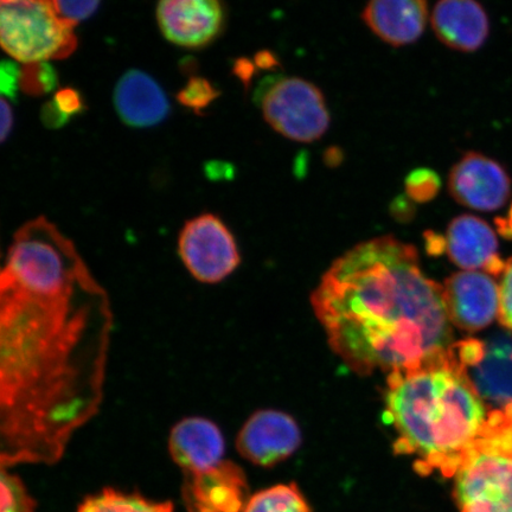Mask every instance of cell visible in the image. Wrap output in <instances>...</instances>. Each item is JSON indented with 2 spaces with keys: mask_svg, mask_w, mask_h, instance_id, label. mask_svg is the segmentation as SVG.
I'll return each mask as SVG.
<instances>
[{
  "mask_svg": "<svg viewBox=\"0 0 512 512\" xmlns=\"http://www.w3.org/2000/svg\"><path fill=\"white\" fill-rule=\"evenodd\" d=\"M110 298L59 228H19L0 274V464L53 465L99 413Z\"/></svg>",
  "mask_w": 512,
  "mask_h": 512,
  "instance_id": "cell-1",
  "label": "cell"
},
{
  "mask_svg": "<svg viewBox=\"0 0 512 512\" xmlns=\"http://www.w3.org/2000/svg\"><path fill=\"white\" fill-rule=\"evenodd\" d=\"M312 306L332 350L361 375L412 368L452 345L444 286L421 271L414 246L393 236L337 259Z\"/></svg>",
  "mask_w": 512,
  "mask_h": 512,
  "instance_id": "cell-2",
  "label": "cell"
},
{
  "mask_svg": "<svg viewBox=\"0 0 512 512\" xmlns=\"http://www.w3.org/2000/svg\"><path fill=\"white\" fill-rule=\"evenodd\" d=\"M386 401L398 433L394 451L414 457L420 475L456 476L491 415L453 344L418 366L389 373Z\"/></svg>",
  "mask_w": 512,
  "mask_h": 512,
  "instance_id": "cell-3",
  "label": "cell"
},
{
  "mask_svg": "<svg viewBox=\"0 0 512 512\" xmlns=\"http://www.w3.org/2000/svg\"><path fill=\"white\" fill-rule=\"evenodd\" d=\"M74 25L57 15L53 2H2L0 42L15 60L28 63L64 59L76 48Z\"/></svg>",
  "mask_w": 512,
  "mask_h": 512,
  "instance_id": "cell-4",
  "label": "cell"
},
{
  "mask_svg": "<svg viewBox=\"0 0 512 512\" xmlns=\"http://www.w3.org/2000/svg\"><path fill=\"white\" fill-rule=\"evenodd\" d=\"M261 107L267 123L294 142H315L330 126L324 94L304 79L285 78L275 82L262 96Z\"/></svg>",
  "mask_w": 512,
  "mask_h": 512,
  "instance_id": "cell-5",
  "label": "cell"
},
{
  "mask_svg": "<svg viewBox=\"0 0 512 512\" xmlns=\"http://www.w3.org/2000/svg\"><path fill=\"white\" fill-rule=\"evenodd\" d=\"M460 512H512V456L479 440L456 473Z\"/></svg>",
  "mask_w": 512,
  "mask_h": 512,
  "instance_id": "cell-6",
  "label": "cell"
},
{
  "mask_svg": "<svg viewBox=\"0 0 512 512\" xmlns=\"http://www.w3.org/2000/svg\"><path fill=\"white\" fill-rule=\"evenodd\" d=\"M178 252L192 277L204 284L220 283L240 265L232 232L213 214H203L184 224Z\"/></svg>",
  "mask_w": 512,
  "mask_h": 512,
  "instance_id": "cell-7",
  "label": "cell"
},
{
  "mask_svg": "<svg viewBox=\"0 0 512 512\" xmlns=\"http://www.w3.org/2000/svg\"><path fill=\"white\" fill-rule=\"evenodd\" d=\"M448 190L453 200L464 207L495 211L509 201L511 179L496 160L469 152L451 169Z\"/></svg>",
  "mask_w": 512,
  "mask_h": 512,
  "instance_id": "cell-8",
  "label": "cell"
},
{
  "mask_svg": "<svg viewBox=\"0 0 512 512\" xmlns=\"http://www.w3.org/2000/svg\"><path fill=\"white\" fill-rule=\"evenodd\" d=\"M444 300L450 322L467 332L488 328L499 317L501 292L492 275L463 271L445 281Z\"/></svg>",
  "mask_w": 512,
  "mask_h": 512,
  "instance_id": "cell-9",
  "label": "cell"
},
{
  "mask_svg": "<svg viewBox=\"0 0 512 512\" xmlns=\"http://www.w3.org/2000/svg\"><path fill=\"white\" fill-rule=\"evenodd\" d=\"M302 444L297 422L283 412H256L249 418L236 439V448L249 462L270 467L292 456Z\"/></svg>",
  "mask_w": 512,
  "mask_h": 512,
  "instance_id": "cell-10",
  "label": "cell"
},
{
  "mask_svg": "<svg viewBox=\"0 0 512 512\" xmlns=\"http://www.w3.org/2000/svg\"><path fill=\"white\" fill-rule=\"evenodd\" d=\"M247 495L245 472L232 460L184 475L182 498L188 512H242Z\"/></svg>",
  "mask_w": 512,
  "mask_h": 512,
  "instance_id": "cell-11",
  "label": "cell"
},
{
  "mask_svg": "<svg viewBox=\"0 0 512 512\" xmlns=\"http://www.w3.org/2000/svg\"><path fill=\"white\" fill-rule=\"evenodd\" d=\"M157 21L166 40L183 48H203L219 36L224 10L216 0H165L157 6Z\"/></svg>",
  "mask_w": 512,
  "mask_h": 512,
  "instance_id": "cell-12",
  "label": "cell"
},
{
  "mask_svg": "<svg viewBox=\"0 0 512 512\" xmlns=\"http://www.w3.org/2000/svg\"><path fill=\"white\" fill-rule=\"evenodd\" d=\"M446 253L464 271L501 275L505 262L498 255L497 236L488 223L477 216H457L448 224Z\"/></svg>",
  "mask_w": 512,
  "mask_h": 512,
  "instance_id": "cell-13",
  "label": "cell"
},
{
  "mask_svg": "<svg viewBox=\"0 0 512 512\" xmlns=\"http://www.w3.org/2000/svg\"><path fill=\"white\" fill-rule=\"evenodd\" d=\"M169 450L184 475H189L209 470L224 460V439L213 421L187 418L172 428Z\"/></svg>",
  "mask_w": 512,
  "mask_h": 512,
  "instance_id": "cell-14",
  "label": "cell"
},
{
  "mask_svg": "<svg viewBox=\"0 0 512 512\" xmlns=\"http://www.w3.org/2000/svg\"><path fill=\"white\" fill-rule=\"evenodd\" d=\"M432 28L448 48L471 53L489 37V17L482 5L472 0H443L434 6Z\"/></svg>",
  "mask_w": 512,
  "mask_h": 512,
  "instance_id": "cell-15",
  "label": "cell"
},
{
  "mask_svg": "<svg viewBox=\"0 0 512 512\" xmlns=\"http://www.w3.org/2000/svg\"><path fill=\"white\" fill-rule=\"evenodd\" d=\"M114 106L123 123L136 128L162 123L170 113L168 98L158 83L140 70H128L115 86Z\"/></svg>",
  "mask_w": 512,
  "mask_h": 512,
  "instance_id": "cell-16",
  "label": "cell"
},
{
  "mask_svg": "<svg viewBox=\"0 0 512 512\" xmlns=\"http://www.w3.org/2000/svg\"><path fill=\"white\" fill-rule=\"evenodd\" d=\"M428 5L424 0H375L362 12L363 21L390 46L411 44L426 28Z\"/></svg>",
  "mask_w": 512,
  "mask_h": 512,
  "instance_id": "cell-17",
  "label": "cell"
},
{
  "mask_svg": "<svg viewBox=\"0 0 512 512\" xmlns=\"http://www.w3.org/2000/svg\"><path fill=\"white\" fill-rule=\"evenodd\" d=\"M171 502H153L139 495L105 489L87 497L78 512H172Z\"/></svg>",
  "mask_w": 512,
  "mask_h": 512,
  "instance_id": "cell-18",
  "label": "cell"
},
{
  "mask_svg": "<svg viewBox=\"0 0 512 512\" xmlns=\"http://www.w3.org/2000/svg\"><path fill=\"white\" fill-rule=\"evenodd\" d=\"M242 512H312L296 484H280L248 499Z\"/></svg>",
  "mask_w": 512,
  "mask_h": 512,
  "instance_id": "cell-19",
  "label": "cell"
},
{
  "mask_svg": "<svg viewBox=\"0 0 512 512\" xmlns=\"http://www.w3.org/2000/svg\"><path fill=\"white\" fill-rule=\"evenodd\" d=\"M82 111L81 95L73 88H64L43 107L42 120L48 127L57 128L67 124L70 118Z\"/></svg>",
  "mask_w": 512,
  "mask_h": 512,
  "instance_id": "cell-20",
  "label": "cell"
},
{
  "mask_svg": "<svg viewBox=\"0 0 512 512\" xmlns=\"http://www.w3.org/2000/svg\"><path fill=\"white\" fill-rule=\"evenodd\" d=\"M59 85L56 70L48 62L28 63L22 68L21 88L29 95L53 92Z\"/></svg>",
  "mask_w": 512,
  "mask_h": 512,
  "instance_id": "cell-21",
  "label": "cell"
},
{
  "mask_svg": "<svg viewBox=\"0 0 512 512\" xmlns=\"http://www.w3.org/2000/svg\"><path fill=\"white\" fill-rule=\"evenodd\" d=\"M35 505L22 480L2 469V512H34Z\"/></svg>",
  "mask_w": 512,
  "mask_h": 512,
  "instance_id": "cell-22",
  "label": "cell"
},
{
  "mask_svg": "<svg viewBox=\"0 0 512 512\" xmlns=\"http://www.w3.org/2000/svg\"><path fill=\"white\" fill-rule=\"evenodd\" d=\"M440 189V177L431 169L414 170L406 179L407 197L414 202H431L438 196Z\"/></svg>",
  "mask_w": 512,
  "mask_h": 512,
  "instance_id": "cell-23",
  "label": "cell"
},
{
  "mask_svg": "<svg viewBox=\"0 0 512 512\" xmlns=\"http://www.w3.org/2000/svg\"><path fill=\"white\" fill-rule=\"evenodd\" d=\"M480 440L501 448L512 456V405L505 407L504 411L491 413L489 425Z\"/></svg>",
  "mask_w": 512,
  "mask_h": 512,
  "instance_id": "cell-24",
  "label": "cell"
},
{
  "mask_svg": "<svg viewBox=\"0 0 512 512\" xmlns=\"http://www.w3.org/2000/svg\"><path fill=\"white\" fill-rule=\"evenodd\" d=\"M219 95V91L207 79L191 78L187 86L178 93L177 100L196 114H200Z\"/></svg>",
  "mask_w": 512,
  "mask_h": 512,
  "instance_id": "cell-25",
  "label": "cell"
},
{
  "mask_svg": "<svg viewBox=\"0 0 512 512\" xmlns=\"http://www.w3.org/2000/svg\"><path fill=\"white\" fill-rule=\"evenodd\" d=\"M55 11L63 21L75 25L85 19L91 17L98 10L99 2H61L55 0L53 2Z\"/></svg>",
  "mask_w": 512,
  "mask_h": 512,
  "instance_id": "cell-26",
  "label": "cell"
},
{
  "mask_svg": "<svg viewBox=\"0 0 512 512\" xmlns=\"http://www.w3.org/2000/svg\"><path fill=\"white\" fill-rule=\"evenodd\" d=\"M501 305H499V322L512 331V258L505 262L499 283Z\"/></svg>",
  "mask_w": 512,
  "mask_h": 512,
  "instance_id": "cell-27",
  "label": "cell"
},
{
  "mask_svg": "<svg viewBox=\"0 0 512 512\" xmlns=\"http://www.w3.org/2000/svg\"><path fill=\"white\" fill-rule=\"evenodd\" d=\"M22 68L11 61H4L0 66V92L11 100L17 101L18 89L21 88Z\"/></svg>",
  "mask_w": 512,
  "mask_h": 512,
  "instance_id": "cell-28",
  "label": "cell"
},
{
  "mask_svg": "<svg viewBox=\"0 0 512 512\" xmlns=\"http://www.w3.org/2000/svg\"><path fill=\"white\" fill-rule=\"evenodd\" d=\"M390 211H392V215L395 219L399 221L411 220L415 215V208L411 198L409 197L401 196L400 198H396Z\"/></svg>",
  "mask_w": 512,
  "mask_h": 512,
  "instance_id": "cell-29",
  "label": "cell"
},
{
  "mask_svg": "<svg viewBox=\"0 0 512 512\" xmlns=\"http://www.w3.org/2000/svg\"><path fill=\"white\" fill-rule=\"evenodd\" d=\"M425 240L428 253L438 256L446 252V239L443 236L428 230Z\"/></svg>",
  "mask_w": 512,
  "mask_h": 512,
  "instance_id": "cell-30",
  "label": "cell"
},
{
  "mask_svg": "<svg viewBox=\"0 0 512 512\" xmlns=\"http://www.w3.org/2000/svg\"><path fill=\"white\" fill-rule=\"evenodd\" d=\"M0 108H2V142L5 143L6 138L9 137V134L12 130V125H14V114H12V108L9 105V102L6 101L4 98L2 99V105H0Z\"/></svg>",
  "mask_w": 512,
  "mask_h": 512,
  "instance_id": "cell-31",
  "label": "cell"
},
{
  "mask_svg": "<svg viewBox=\"0 0 512 512\" xmlns=\"http://www.w3.org/2000/svg\"><path fill=\"white\" fill-rule=\"evenodd\" d=\"M496 226L498 233L504 236V238L512 239V207L507 216L498 217L496 220Z\"/></svg>",
  "mask_w": 512,
  "mask_h": 512,
  "instance_id": "cell-32",
  "label": "cell"
}]
</instances>
